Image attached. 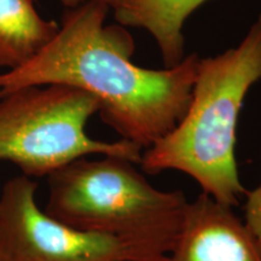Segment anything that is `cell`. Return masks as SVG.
<instances>
[{
	"mask_svg": "<svg viewBox=\"0 0 261 261\" xmlns=\"http://www.w3.org/2000/svg\"><path fill=\"white\" fill-rule=\"evenodd\" d=\"M109 6L67 9L55 38L15 70L0 74V97L34 85L77 87L99 102L102 120L144 151L177 126L191 100L200 56L172 68L146 69L132 62L136 42L126 27L106 24Z\"/></svg>",
	"mask_w": 261,
	"mask_h": 261,
	"instance_id": "cell-1",
	"label": "cell"
},
{
	"mask_svg": "<svg viewBox=\"0 0 261 261\" xmlns=\"http://www.w3.org/2000/svg\"><path fill=\"white\" fill-rule=\"evenodd\" d=\"M259 80L261 12L236 47L200 58L187 112L171 132L143 151L142 171L182 172L219 203L240 204L247 190L236 161L237 123L248 91Z\"/></svg>",
	"mask_w": 261,
	"mask_h": 261,
	"instance_id": "cell-2",
	"label": "cell"
},
{
	"mask_svg": "<svg viewBox=\"0 0 261 261\" xmlns=\"http://www.w3.org/2000/svg\"><path fill=\"white\" fill-rule=\"evenodd\" d=\"M137 163L119 156L75 160L47 177L45 212L76 230L119 238L150 261H167L189 201L152 187Z\"/></svg>",
	"mask_w": 261,
	"mask_h": 261,
	"instance_id": "cell-3",
	"label": "cell"
},
{
	"mask_svg": "<svg viewBox=\"0 0 261 261\" xmlns=\"http://www.w3.org/2000/svg\"><path fill=\"white\" fill-rule=\"evenodd\" d=\"M99 102L86 91L63 84L22 87L0 97V160L28 178L48 177L68 163L99 154L139 165L143 149L135 143L96 140L86 125Z\"/></svg>",
	"mask_w": 261,
	"mask_h": 261,
	"instance_id": "cell-4",
	"label": "cell"
},
{
	"mask_svg": "<svg viewBox=\"0 0 261 261\" xmlns=\"http://www.w3.org/2000/svg\"><path fill=\"white\" fill-rule=\"evenodd\" d=\"M38 185L18 175L0 195V261H150L119 238L76 230L48 215L35 200Z\"/></svg>",
	"mask_w": 261,
	"mask_h": 261,
	"instance_id": "cell-5",
	"label": "cell"
},
{
	"mask_svg": "<svg viewBox=\"0 0 261 261\" xmlns=\"http://www.w3.org/2000/svg\"><path fill=\"white\" fill-rule=\"evenodd\" d=\"M233 208L207 194L189 202L167 261H261V248Z\"/></svg>",
	"mask_w": 261,
	"mask_h": 261,
	"instance_id": "cell-6",
	"label": "cell"
},
{
	"mask_svg": "<svg viewBox=\"0 0 261 261\" xmlns=\"http://www.w3.org/2000/svg\"><path fill=\"white\" fill-rule=\"evenodd\" d=\"M208 0H117L112 8L116 23L149 32L161 52L165 68L185 57V22Z\"/></svg>",
	"mask_w": 261,
	"mask_h": 261,
	"instance_id": "cell-7",
	"label": "cell"
},
{
	"mask_svg": "<svg viewBox=\"0 0 261 261\" xmlns=\"http://www.w3.org/2000/svg\"><path fill=\"white\" fill-rule=\"evenodd\" d=\"M60 24L42 18L34 0H0V67L28 63L57 34Z\"/></svg>",
	"mask_w": 261,
	"mask_h": 261,
	"instance_id": "cell-8",
	"label": "cell"
},
{
	"mask_svg": "<svg viewBox=\"0 0 261 261\" xmlns=\"http://www.w3.org/2000/svg\"><path fill=\"white\" fill-rule=\"evenodd\" d=\"M243 221L261 248V182L254 190L247 191Z\"/></svg>",
	"mask_w": 261,
	"mask_h": 261,
	"instance_id": "cell-9",
	"label": "cell"
},
{
	"mask_svg": "<svg viewBox=\"0 0 261 261\" xmlns=\"http://www.w3.org/2000/svg\"><path fill=\"white\" fill-rule=\"evenodd\" d=\"M57 2L61 3V4L65 6L67 9H73L81 4H84V3H90V2L102 3V4H106L107 6H109V8H112V6L115 4L117 0H57Z\"/></svg>",
	"mask_w": 261,
	"mask_h": 261,
	"instance_id": "cell-10",
	"label": "cell"
}]
</instances>
